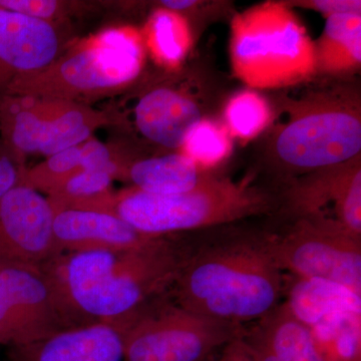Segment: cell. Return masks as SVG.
Returning a JSON list of instances; mask_svg holds the SVG:
<instances>
[{
  "instance_id": "obj_9",
  "label": "cell",
  "mask_w": 361,
  "mask_h": 361,
  "mask_svg": "<svg viewBox=\"0 0 361 361\" xmlns=\"http://www.w3.org/2000/svg\"><path fill=\"white\" fill-rule=\"evenodd\" d=\"M266 241L282 272L331 282L361 295V238L336 221L295 219L281 234L266 235Z\"/></svg>"
},
{
  "instance_id": "obj_7",
  "label": "cell",
  "mask_w": 361,
  "mask_h": 361,
  "mask_svg": "<svg viewBox=\"0 0 361 361\" xmlns=\"http://www.w3.org/2000/svg\"><path fill=\"white\" fill-rule=\"evenodd\" d=\"M111 123L106 111L85 104L20 94L0 97V141L23 166L27 156L49 157L78 146Z\"/></svg>"
},
{
  "instance_id": "obj_4",
  "label": "cell",
  "mask_w": 361,
  "mask_h": 361,
  "mask_svg": "<svg viewBox=\"0 0 361 361\" xmlns=\"http://www.w3.org/2000/svg\"><path fill=\"white\" fill-rule=\"evenodd\" d=\"M278 196L251 180L215 176L193 191L156 195L135 188L114 192L99 212L118 216L149 237L209 229L277 210Z\"/></svg>"
},
{
  "instance_id": "obj_29",
  "label": "cell",
  "mask_w": 361,
  "mask_h": 361,
  "mask_svg": "<svg viewBox=\"0 0 361 361\" xmlns=\"http://www.w3.org/2000/svg\"><path fill=\"white\" fill-rule=\"evenodd\" d=\"M25 166L20 165L0 141V198L20 184Z\"/></svg>"
},
{
  "instance_id": "obj_12",
  "label": "cell",
  "mask_w": 361,
  "mask_h": 361,
  "mask_svg": "<svg viewBox=\"0 0 361 361\" xmlns=\"http://www.w3.org/2000/svg\"><path fill=\"white\" fill-rule=\"evenodd\" d=\"M202 82L190 78L184 82L152 85L135 103L134 122L146 141L169 149H180L190 130L206 118L210 99Z\"/></svg>"
},
{
  "instance_id": "obj_11",
  "label": "cell",
  "mask_w": 361,
  "mask_h": 361,
  "mask_svg": "<svg viewBox=\"0 0 361 361\" xmlns=\"http://www.w3.org/2000/svg\"><path fill=\"white\" fill-rule=\"evenodd\" d=\"M278 201V209L292 220H334L361 238V155L290 180Z\"/></svg>"
},
{
  "instance_id": "obj_18",
  "label": "cell",
  "mask_w": 361,
  "mask_h": 361,
  "mask_svg": "<svg viewBox=\"0 0 361 361\" xmlns=\"http://www.w3.org/2000/svg\"><path fill=\"white\" fill-rule=\"evenodd\" d=\"M215 176L202 170L182 153H172L135 158L126 171L123 180L146 193L179 195L193 191Z\"/></svg>"
},
{
  "instance_id": "obj_30",
  "label": "cell",
  "mask_w": 361,
  "mask_h": 361,
  "mask_svg": "<svg viewBox=\"0 0 361 361\" xmlns=\"http://www.w3.org/2000/svg\"><path fill=\"white\" fill-rule=\"evenodd\" d=\"M243 332V331H242ZM214 361H258L253 351L245 341V339L240 336L235 337L229 343L226 344L221 349Z\"/></svg>"
},
{
  "instance_id": "obj_28",
  "label": "cell",
  "mask_w": 361,
  "mask_h": 361,
  "mask_svg": "<svg viewBox=\"0 0 361 361\" xmlns=\"http://www.w3.org/2000/svg\"><path fill=\"white\" fill-rule=\"evenodd\" d=\"M285 4L291 8L310 9L325 18L336 14H361L360 0H290Z\"/></svg>"
},
{
  "instance_id": "obj_20",
  "label": "cell",
  "mask_w": 361,
  "mask_h": 361,
  "mask_svg": "<svg viewBox=\"0 0 361 361\" xmlns=\"http://www.w3.org/2000/svg\"><path fill=\"white\" fill-rule=\"evenodd\" d=\"M318 75L343 78L361 68V14H336L325 18L314 42Z\"/></svg>"
},
{
  "instance_id": "obj_10",
  "label": "cell",
  "mask_w": 361,
  "mask_h": 361,
  "mask_svg": "<svg viewBox=\"0 0 361 361\" xmlns=\"http://www.w3.org/2000/svg\"><path fill=\"white\" fill-rule=\"evenodd\" d=\"M80 326L42 266L0 260V345L39 341Z\"/></svg>"
},
{
  "instance_id": "obj_3",
  "label": "cell",
  "mask_w": 361,
  "mask_h": 361,
  "mask_svg": "<svg viewBox=\"0 0 361 361\" xmlns=\"http://www.w3.org/2000/svg\"><path fill=\"white\" fill-rule=\"evenodd\" d=\"M281 109L286 118L271 127L265 159L283 186L361 155V99L355 85H319L282 102Z\"/></svg>"
},
{
  "instance_id": "obj_8",
  "label": "cell",
  "mask_w": 361,
  "mask_h": 361,
  "mask_svg": "<svg viewBox=\"0 0 361 361\" xmlns=\"http://www.w3.org/2000/svg\"><path fill=\"white\" fill-rule=\"evenodd\" d=\"M243 329L194 314L164 296L127 325L123 361H209Z\"/></svg>"
},
{
  "instance_id": "obj_6",
  "label": "cell",
  "mask_w": 361,
  "mask_h": 361,
  "mask_svg": "<svg viewBox=\"0 0 361 361\" xmlns=\"http://www.w3.org/2000/svg\"><path fill=\"white\" fill-rule=\"evenodd\" d=\"M145 42L133 28H109L61 52L44 70L16 78L4 94L89 102L123 90L141 75ZM2 94V96H4Z\"/></svg>"
},
{
  "instance_id": "obj_1",
  "label": "cell",
  "mask_w": 361,
  "mask_h": 361,
  "mask_svg": "<svg viewBox=\"0 0 361 361\" xmlns=\"http://www.w3.org/2000/svg\"><path fill=\"white\" fill-rule=\"evenodd\" d=\"M193 247L157 237L127 250L61 253L42 267L78 324H128L166 296Z\"/></svg>"
},
{
  "instance_id": "obj_14",
  "label": "cell",
  "mask_w": 361,
  "mask_h": 361,
  "mask_svg": "<svg viewBox=\"0 0 361 361\" xmlns=\"http://www.w3.org/2000/svg\"><path fill=\"white\" fill-rule=\"evenodd\" d=\"M61 54L59 25L0 6V97L16 78L44 70Z\"/></svg>"
},
{
  "instance_id": "obj_27",
  "label": "cell",
  "mask_w": 361,
  "mask_h": 361,
  "mask_svg": "<svg viewBox=\"0 0 361 361\" xmlns=\"http://www.w3.org/2000/svg\"><path fill=\"white\" fill-rule=\"evenodd\" d=\"M0 6L56 25L70 11L68 2L58 0H0Z\"/></svg>"
},
{
  "instance_id": "obj_23",
  "label": "cell",
  "mask_w": 361,
  "mask_h": 361,
  "mask_svg": "<svg viewBox=\"0 0 361 361\" xmlns=\"http://www.w3.org/2000/svg\"><path fill=\"white\" fill-rule=\"evenodd\" d=\"M114 182L108 173L80 171L45 195L56 211H97L114 194Z\"/></svg>"
},
{
  "instance_id": "obj_26",
  "label": "cell",
  "mask_w": 361,
  "mask_h": 361,
  "mask_svg": "<svg viewBox=\"0 0 361 361\" xmlns=\"http://www.w3.org/2000/svg\"><path fill=\"white\" fill-rule=\"evenodd\" d=\"M80 171H82V144L47 157L44 161L32 168H25L20 184L47 194Z\"/></svg>"
},
{
  "instance_id": "obj_19",
  "label": "cell",
  "mask_w": 361,
  "mask_h": 361,
  "mask_svg": "<svg viewBox=\"0 0 361 361\" xmlns=\"http://www.w3.org/2000/svg\"><path fill=\"white\" fill-rule=\"evenodd\" d=\"M285 293V306L308 329L337 313L361 312V295L331 282L291 276Z\"/></svg>"
},
{
  "instance_id": "obj_13",
  "label": "cell",
  "mask_w": 361,
  "mask_h": 361,
  "mask_svg": "<svg viewBox=\"0 0 361 361\" xmlns=\"http://www.w3.org/2000/svg\"><path fill=\"white\" fill-rule=\"evenodd\" d=\"M56 210L47 197L18 184L0 198V260L42 266L59 255Z\"/></svg>"
},
{
  "instance_id": "obj_5",
  "label": "cell",
  "mask_w": 361,
  "mask_h": 361,
  "mask_svg": "<svg viewBox=\"0 0 361 361\" xmlns=\"http://www.w3.org/2000/svg\"><path fill=\"white\" fill-rule=\"evenodd\" d=\"M229 56L234 77L254 90L291 89L318 75L314 40L285 1L268 0L235 13Z\"/></svg>"
},
{
  "instance_id": "obj_15",
  "label": "cell",
  "mask_w": 361,
  "mask_h": 361,
  "mask_svg": "<svg viewBox=\"0 0 361 361\" xmlns=\"http://www.w3.org/2000/svg\"><path fill=\"white\" fill-rule=\"evenodd\" d=\"M128 324L101 322L71 327L11 348L7 361H123Z\"/></svg>"
},
{
  "instance_id": "obj_21",
  "label": "cell",
  "mask_w": 361,
  "mask_h": 361,
  "mask_svg": "<svg viewBox=\"0 0 361 361\" xmlns=\"http://www.w3.org/2000/svg\"><path fill=\"white\" fill-rule=\"evenodd\" d=\"M147 42L160 65L180 68L193 44V35L186 16L159 8L147 26Z\"/></svg>"
},
{
  "instance_id": "obj_22",
  "label": "cell",
  "mask_w": 361,
  "mask_h": 361,
  "mask_svg": "<svg viewBox=\"0 0 361 361\" xmlns=\"http://www.w3.org/2000/svg\"><path fill=\"white\" fill-rule=\"evenodd\" d=\"M310 329L325 361H361V312L337 313Z\"/></svg>"
},
{
  "instance_id": "obj_2",
  "label": "cell",
  "mask_w": 361,
  "mask_h": 361,
  "mask_svg": "<svg viewBox=\"0 0 361 361\" xmlns=\"http://www.w3.org/2000/svg\"><path fill=\"white\" fill-rule=\"evenodd\" d=\"M284 287L261 235L193 247L168 294L189 312L244 327L276 310Z\"/></svg>"
},
{
  "instance_id": "obj_31",
  "label": "cell",
  "mask_w": 361,
  "mask_h": 361,
  "mask_svg": "<svg viewBox=\"0 0 361 361\" xmlns=\"http://www.w3.org/2000/svg\"><path fill=\"white\" fill-rule=\"evenodd\" d=\"M217 355H216V356H217ZM216 356H215V357L213 358V360H209V361H214V360H215Z\"/></svg>"
},
{
  "instance_id": "obj_16",
  "label": "cell",
  "mask_w": 361,
  "mask_h": 361,
  "mask_svg": "<svg viewBox=\"0 0 361 361\" xmlns=\"http://www.w3.org/2000/svg\"><path fill=\"white\" fill-rule=\"evenodd\" d=\"M54 235L61 253L137 248L157 237L146 236L113 214L87 210L56 211Z\"/></svg>"
},
{
  "instance_id": "obj_24",
  "label": "cell",
  "mask_w": 361,
  "mask_h": 361,
  "mask_svg": "<svg viewBox=\"0 0 361 361\" xmlns=\"http://www.w3.org/2000/svg\"><path fill=\"white\" fill-rule=\"evenodd\" d=\"M274 113L269 102L254 90H245L230 97L224 109V125L233 137L248 142L269 129Z\"/></svg>"
},
{
  "instance_id": "obj_25",
  "label": "cell",
  "mask_w": 361,
  "mask_h": 361,
  "mask_svg": "<svg viewBox=\"0 0 361 361\" xmlns=\"http://www.w3.org/2000/svg\"><path fill=\"white\" fill-rule=\"evenodd\" d=\"M180 149L202 170L210 172L231 155L232 137L224 123L206 118L190 130Z\"/></svg>"
},
{
  "instance_id": "obj_17",
  "label": "cell",
  "mask_w": 361,
  "mask_h": 361,
  "mask_svg": "<svg viewBox=\"0 0 361 361\" xmlns=\"http://www.w3.org/2000/svg\"><path fill=\"white\" fill-rule=\"evenodd\" d=\"M242 336L258 361H325L310 329L284 303L244 329Z\"/></svg>"
}]
</instances>
